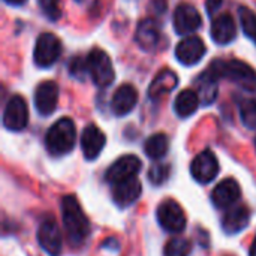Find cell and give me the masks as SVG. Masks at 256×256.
<instances>
[{"mask_svg": "<svg viewBox=\"0 0 256 256\" xmlns=\"http://www.w3.org/2000/svg\"><path fill=\"white\" fill-rule=\"evenodd\" d=\"M141 182L136 177H134L112 186V200L120 208H126L136 202V200L141 195Z\"/></svg>", "mask_w": 256, "mask_h": 256, "instance_id": "cell-17", "label": "cell"}, {"mask_svg": "<svg viewBox=\"0 0 256 256\" xmlns=\"http://www.w3.org/2000/svg\"><path fill=\"white\" fill-rule=\"evenodd\" d=\"M170 176V166L164 164H156L148 171V178L153 184H162Z\"/></svg>", "mask_w": 256, "mask_h": 256, "instance_id": "cell-30", "label": "cell"}, {"mask_svg": "<svg viewBox=\"0 0 256 256\" xmlns=\"http://www.w3.org/2000/svg\"><path fill=\"white\" fill-rule=\"evenodd\" d=\"M141 170V160L140 158L134 156V154H124L120 159H117L106 171L105 178L108 183H111L112 186L122 182H126L129 178L136 177V174Z\"/></svg>", "mask_w": 256, "mask_h": 256, "instance_id": "cell-10", "label": "cell"}, {"mask_svg": "<svg viewBox=\"0 0 256 256\" xmlns=\"http://www.w3.org/2000/svg\"><path fill=\"white\" fill-rule=\"evenodd\" d=\"M200 104H201V100H200L198 93L195 90L186 88V90H182L178 93V96L176 98V100H174V111H176V114L178 117L188 118V117H190L192 114L196 112Z\"/></svg>", "mask_w": 256, "mask_h": 256, "instance_id": "cell-23", "label": "cell"}, {"mask_svg": "<svg viewBox=\"0 0 256 256\" xmlns=\"http://www.w3.org/2000/svg\"><path fill=\"white\" fill-rule=\"evenodd\" d=\"M242 189L234 178H225L212 192V201L218 208H228L238 201Z\"/></svg>", "mask_w": 256, "mask_h": 256, "instance_id": "cell-16", "label": "cell"}, {"mask_svg": "<svg viewBox=\"0 0 256 256\" xmlns=\"http://www.w3.org/2000/svg\"><path fill=\"white\" fill-rule=\"evenodd\" d=\"M69 72L72 76H75L76 80L82 81L86 80V75H88V69H87V58L76 56L72 58L70 64H69Z\"/></svg>", "mask_w": 256, "mask_h": 256, "instance_id": "cell-28", "label": "cell"}, {"mask_svg": "<svg viewBox=\"0 0 256 256\" xmlns=\"http://www.w3.org/2000/svg\"><path fill=\"white\" fill-rule=\"evenodd\" d=\"M39 246L50 256H58L62 254V236L58 225L54 218H45L38 230Z\"/></svg>", "mask_w": 256, "mask_h": 256, "instance_id": "cell-11", "label": "cell"}, {"mask_svg": "<svg viewBox=\"0 0 256 256\" xmlns=\"http://www.w3.org/2000/svg\"><path fill=\"white\" fill-rule=\"evenodd\" d=\"M240 114L246 128L256 129V100L254 99L243 100L240 104Z\"/></svg>", "mask_w": 256, "mask_h": 256, "instance_id": "cell-27", "label": "cell"}, {"mask_svg": "<svg viewBox=\"0 0 256 256\" xmlns=\"http://www.w3.org/2000/svg\"><path fill=\"white\" fill-rule=\"evenodd\" d=\"M58 102V87L54 81H44L34 90V106L36 111L46 117L51 116Z\"/></svg>", "mask_w": 256, "mask_h": 256, "instance_id": "cell-13", "label": "cell"}, {"mask_svg": "<svg viewBox=\"0 0 256 256\" xmlns=\"http://www.w3.org/2000/svg\"><path fill=\"white\" fill-rule=\"evenodd\" d=\"M255 146H256V140H255Z\"/></svg>", "mask_w": 256, "mask_h": 256, "instance_id": "cell-36", "label": "cell"}, {"mask_svg": "<svg viewBox=\"0 0 256 256\" xmlns=\"http://www.w3.org/2000/svg\"><path fill=\"white\" fill-rule=\"evenodd\" d=\"M62 219L69 243L76 248L86 243L90 236V222L74 195H66L62 200Z\"/></svg>", "mask_w": 256, "mask_h": 256, "instance_id": "cell-1", "label": "cell"}, {"mask_svg": "<svg viewBox=\"0 0 256 256\" xmlns=\"http://www.w3.org/2000/svg\"><path fill=\"white\" fill-rule=\"evenodd\" d=\"M168 147H170V144H168L166 135H165V134H154V135H152V136L146 141V144H144V152H146V154H147L150 159L159 160V159H162V158L166 154Z\"/></svg>", "mask_w": 256, "mask_h": 256, "instance_id": "cell-24", "label": "cell"}, {"mask_svg": "<svg viewBox=\"0 0 256 256\" xmlns=\"http://www.w3.org/2000/svg\"><path fill=\"white\" fill-rule=\"evenodd\" d=\"M249 219H250V212L246 206H237L231 210H228L224 218H222V230L234 236L237 232H242L248 225H249Z\"/></svg>", "mask_w": 256, "mask_h": 256, "instance_id": "cell-20", "label": "cell"}, {"mask_svg": "<svg viewBox=\"0 0 256 256\" xmlns=\"http://www.w3.org/2000/svg\"><path fill=\"white\" fill-rule=\"evenodd\" d=\"M208 70L218 78H228L248 90H256V72L242 60H216L208 66Z\"/></svg>", "mask_w": 256, "mask_h": 256, "instance_id": "cell-3", "label": "cell"}, {"mask_svg": "<svg viewBox=\"0 0 256 256\" xmlns=\"http://www.w3.org/2000/svg\"><path fill=\"white\" fill-rule=\"evenodd\" d=\"M177 84H178V76L176 75V72L171 69H164L152 81V84L148 87V96L152 99H159L164 94L174 90L177 87Z\"/></svg>", "mask_w": 256, "mask_h": 256, "instance_id": "cell-22", "label": "cell"}, {"mask_svg": "<svg viewBox=\"0 0 256 256\" xmlns=\"http://www.w3.org/2000/svg\"><path fill=\"white\" fill-rule=\"evenodd\" d=\"M76 141V129L75 123L69 117H63L57 120L46 132L45 146L50 154L52 156H64L70 153L75 147Z\"/></svg>", "mask_w": 256, "mask_h": 256, "instance_id": "cell-2", "label": "cell"}, {"mask_svg": "<svg viewBox=\"0 0 256 256\" xmlns=\"http://www.w3.org/2000/svg\"><path fill=\"white\" fill-rule=\"evenodd\" d=\"M86 58L92 81L100 88L110 87L116 80V72L110 56L100 48H93Z\"/></svg>", "mask_w": 256, "mask_h": 256, "instance_id": "cell-4", "label": "cell"}, {"mask_svg": "<svg viewBox=\"0 0 256 256\" xmlns=\"http://www.w3.org/2000/svg\"><path fill=\"white\" fill-rule=\"evenodd\" d=\"M249 256H256V237L250 246V250H249Z\"/></svg>", "mask_w": 256, "mask_h": 256, "instance_id": "cell-34", "label": "cell"}, {"mask_svg": "<svg viewBox=\"0 0 256 256\" xmlns=\"http://www.w3.org/2000/svg\"><path fill=\"white\" fill-rule=\"evenodd\" d=\"M135 40L144 51H153L158 46L160 40V30L154 18H146L140 21L135 32Z\"/></svg>", "mask_w": 256, "mask_h": 256, "instance_id": "cell-19", "label": "cell"}, {"mask_svg": "<svg viewBox=\"0 0 256 256\" xmlns=\"http://www.w3.org/2000/svg\"><path fill=\"white\" fill-rule=\"evenodd\" d=\"M62 54V44L54 33H42L33 50V60L39 68L52 66Z\"/></svg>", "mask_w": 256, "mask_h": 256, "instance_id": "cell-6", "label": "cell"}, {"mask_svg": "<svg viewBox=\"0 0 256 256\" xmlns=\"http://www.w3.org/2000/svg\"><path fill=\"white\" fill-rule=\"evenodd\" d=\"M76 2H82V0H76Z\"/></svg>", "mask_w": 256, "mask_h": 256, "instance_id": "cell-35", "label": "cell"}, {"mask_svg": "<svg viewBox=\"0 0 256 256\" xmlns=\"http://www.w3.org/2000/svg\"><path fill=\"white\" fill-rule=\"evenodd\" d=\"M238 16H240V22H242V28L244 34L256 44V14L252 12L249 8L242 6L238 9Z\"/></svg>", "mask_w": 256, "mask_h": 256, "instance_id": "cell-26", "label": "cell"}, {"mask_svg": "<svg viewBox=\"0 0 256 256\" xmlns=\"http://www.w3.org/2000/svg\"><path fill=\"white\" fill-rule=\"evenodd\" d=\"M39 8L42 9L44 15L48 20H58L62 12H60V0H38Z\"/></svg>", "mask_w": 256, "mask_h": 256, "instance_id": "cell-29", "label": "cell"}, {"mask_svg": "<svg viewBox=\"0 0 256 256\" xmlns=\"http://www.w3.org/2000/svg\"><path fill=\"white\" fill-rule=\"evenodd\" d=\"M218 80L219 78L213 72H210L208 69L195 80L196 93L200 96V100L204 105H210L216 100V98H218Z\"/></svg>", "mask_w": 256, "mask_h": 256, "instance_id": "cell-21", "label": "cell"}, {"mask_svg": "<svg viewBox=\"0 0 256 256\" xmlns=\"http://www.w3.org/2000/svg\"><path fill=\"white\" fill-rule=\"evenodd\" d=\"M207 46L198 36H186L176 46V57L184 66H194L206 56Z\"/></svg>", "mask_w": 256, "mask_h": 256, "instance_id": "cell-12", "label": "cell"}, {"mask_svg": "<svg viewBox=\"0 0 256 256\" xmlns=\"http://www.w3.org/2000/svg\"><path fill=\"white\" fill-rule=\"evenodd\" d=\"M159 225L171 234H180L186 228V214L180 204L174 200H165L156 212Z\"/></svg>", "mask_w": 256, "mask_h": 256, "instance_id": "cell-5", "label": "cell"}, {"mask_svg": "<svg viewBox=\"0 0 256 256\" xmlns=\"http://www.w3.org/2000/svg\"><path fill=\"white\" fill-rule=\"evenodd\" d=\"M28 123V108L27 102L20 96H12L3 111V126L8 130L20 132L22 130Z\"/></svg>", "mask_w": 256, "mask_h": 256, "instance_id": "cell-7", "label": "cell"}, {"mask_svg": "<svg viewBox=\"0 0 256 256\" xmlns=\"http://www.w3.org/2000/svg\"><path fill=\"white\" fill-rule=\"evenodd\" d=\"M172 24H174V30L178 34L188 36L201 27L202 18L195 6L189 3H182L176 8V12L172 15Z\"/></svg>", "mask_w": 256, "mask_h": 256, "instance_id": "cell-8", "label": "cell"}, {"mask_svg": "<svg viewBox=\"0 0 256 256\" xmlns=\"http://www.w3.org/2000/svg\"><path fill=\"white\" fill-rule=\"evenodd\" d=\"M168 9V3L166 0H152L150 2V10L152 14H156L158 16L164 15Z\"/></svg>", "mask_w": 256, "mask_h": 256, "instance_id": "cell-31", "label": "cell"}, {"mask_svg": "<svg viewBox=\"0 0 256 256\" xmlns=\"http://www.w3.org/2000/svg\"><path fill=\"white\" fill-rule=\"evenodd\" d=\"M8 4H12V6H21V4H24L27 0H4Z\"/></svg>", "mask_w": 256, "mask_h": 256, "instance_id": "cell-33", "label": "cell"}, {"mask_svg": "<svg viewBox=\"0 0 256 256\" xmlns=\"http://www.w3.org/2000/svg\"><path fill=\"white\" fill-rule=\"evenodd\" d=\"M210 34L216 44L226 45V44L232 42L237 36V24H236L232 15L220 14L219 16H216V20L212 22Z\"/></svg>", "mask_w": 256, "mask_h": 256, "instance_id": "cell-18", "label": "cell"}, {"mask_svg": "<svg viewBox=\"0 0 256 256\" xmlns=\"http://www.w3.org/2000/svg\"><path fill=\"white\" fill-rule=\"evenodd\" d=\"M222 6V0H207L206 2V8L208 15H214V12H218V9Z\"/></svg>", "mask_w": 256, "mask_h": 256, "instance_id": "cell-32", "label": "cell"}, {"mask_svg": "<svg viewBox=\"0 0 256 256\" xmlns=\"http://www.w3.org/2000/svg\"><path fill=\"white\" fill-rule=\"evenodd\" d=\"M190 252L192 243L184 237H174L164 248V256H189Z\"/></svg>", "mask_w": 256, "mask_h": 256, "instance_id": "cell-25", "label": "cell"}, {"mask_svg": "<svg viewBox=\"0 0 256 256\" xmlns=\"http://www.w3.org/2000/svg\"><path fill=\"white\" fill-rule=\"evenodd\" d=\"M190 174L201 184H207V183L213 182L219 174V162H218V158L214 156V153L212 150L201 152L192 160Z\"/></svg>", "mask_w": 256, "mask_h": 256, "instance_id": "cell-9", "label": "cell"}, {"mask_svg": "<svg viewBox=\"0 0 256 256\" xmlns=\"http://www.w3.org/2000/svg\"><path fill=\"white\" fill-rule=\"evenodd\" d=\"M105 144H106V136L96 124H88L82 130L81 150L87 160H94L96 158H99Z\"/></svg>", "mask_w": 256, "mask_h": 256, "instance_id": "cell-14", "label": "cell"}, {"mask_svg": "<svg viewBox=\"0 0 256 256\" xmlns=\"http://www.w3.org/2000/svg\"><path fill=\"white\" fill-rule=\"evenodd\" d=\"M136 102H138V90L130 84H123L112 94L111 110L116 116L123 117L136 106Z\"/></svg>", "mask_w": 256, "mask_h": 256, "instance_id": "cell-15", "label": "cell"}]
</instances>
